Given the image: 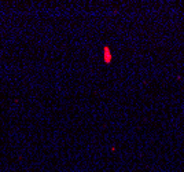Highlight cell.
<instances>
[{"mask_svg":"<svg viewBox=\"0 0 184 172\" xmlns=\"http://www.w3.org/2000/svg\"><path fill=\"white\" fill-rule=\"evenodd\" d=\"M110 61H111L110 50H109V47H105V62L106 63H110Z\"/></svg>","mask_w":184,"mask_h":172,"instance_id":"1","label":"cell"}]
</instances>
